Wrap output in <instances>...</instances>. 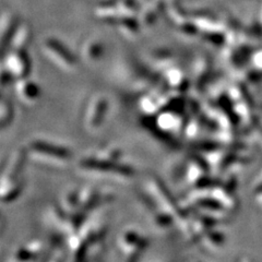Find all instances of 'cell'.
I'll use <instances>...</instances> for the list:
<instances>
[{
	"mask_svg": "<svg viewBox=\"0 0 262 262\" xmlns=\"http://www.w3.org/2000/svg\"><path fill=\"white\" fill-rule=\"evenodd\" d=\"M28 153L30 155H35L37 159L44 160L45 162L53 161V164H57V165L67 164L72 157L71 152L67 147L52 142L39 140L31 143Z\"/></svg>",
	"mask_w": 262,
	"mask_h": 262,
	"instance_id": "obj_1",
	"label": "cell"
},
{
	"mask_svg": "<svg viewBox=\"0 0 262 262\" xmlns=\"http://www.w3.org/2000/svg\"><path fill=\"white\" fill-rule=\"evenodd\" d=\"M106 112H107V103L104 101H98L96 104H92L91 107L86 111L84 116V124L86 129L90 131L98 129L103 120L106 117Z\"/></svg>",
	"mask_w": 262,
	"mask_h": 262,
	"instance_id": "obj_2",
	"label": "cell"
}]
</instances>
